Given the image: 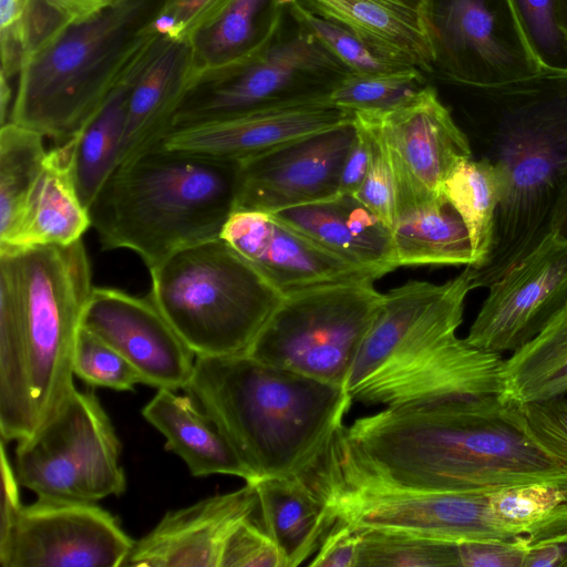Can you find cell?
I'll return each mask as SVG.
<instances>
[{"mask_svg": "<svg viewBox=\"0 0 567 567\" xmlns=\"http://www.w3.org/2000/svg\"><path fill=\"white\" fill-rule=\"evenodd\" d=\"M522 32L547 70L567 69V39L557 23L555 0H509Z\"/></svg>", "mask_w": 567, "mask_h": 567, "instance_id": "obj_39", "label": "cell"}, {"mask_svg": "<svg viewBox=\"0 0 567 567\" xmlns=\"http://www.w3.org/2000/svg\"><path fill=\"white\" fill-rule=\"evenodd\" d=\"M354 121L367 132L371 145L370 165L354 197L374 213L392 231L396 220L394 177L385 144L375 125L363 114L353 113Z\"/></svg>", "mask_w": 567, "mask_h": 567, "instance_id": "obj_40", "label": "cell"}, {"mask_svg": "<svg viewBox=\"0 0 567 567\" xmlns=\"http://www.w3.org/2000/svg\"><path fill=\"white\" fill-rule=\"evenodd\" d=\"M81 327L115 349L143 384L177 391L189 381L196 355L150 295L137 297L111 287H93Z\"/></svg>", "mask_w": 567, "mask_h": 567, "instance_id": "obj_18", "label": "cell"}, {"mask_svg": "<svg viewBox=\"0 0 567 567\" xmlns=\"http://www.w3.org/2000/svg\"><path fill=\"white\" fill-rule=\"evenodd\" d=\"M436 64L444 78L486 87L545 69L532 52L509 0H429Z\"/></svg>", "mask_w": 567, "mask_h": 567, "instance_id": "obj_13", "label": "cell"}, {"mask_svg": "<svg viewBox=\"0 0 567 567\" xmlns=\"http://www.w3.org/2000/svg\"><path fill=\"white\" fill-rule=\"evenodd\" d=\"M286 0H231L187 40L199 73L244 65L278 38Z\"/></svg>", "mask_w": 567, "mask_h": 567, "instance_id": "obj_26", "label": "cell"}, {"mask_svg": "<svg viewBox=\"0 0 567 567\" xmlns=\"http://www.w3.org/2000/svg\"><path fill=\"white\" fill-rule=\"evenodd\" d=\"M301 476L332 516L374 528L451 542L511 540L518 536L494 514L491 491L435 493L350 485L310 472Z\"/></svg>", "mask_w": 567, "mask_h": 567, "instance_id": "obj_12", "label": "cell"}, {"mask_svg": "<svg viewBox=\"0 0 567 567\" xmlns=\"http://www.w3.org/2000/svg\"><path fill=\"white\" fill-rule=\"evenodd\" d=\"M382 301L369 279L286 295L246 353L346 389Z\"/></svg>", "mask_w": 567, "mask_h": 567, "instance_id": "obj_9", "label": "cell"}, {"mask_svg": "<svg viewBox=\"0 0 567 567\" xmlns=\"http://www.w3.org/2000/svg\"><path fill=\"white\" fill-rule=\"evenodd\" d=\"M11 100V89L9 85V79L0 72V120L1 125H4L7 121L8 106Z\"/></svg>", "mask_w": 567, "mask_h": 567, "instance_id": "obj_49", "label": "cell"}, {"mask_svg": "<svg viewBox=\"0 0 567 567\" xmlns=\"http://www.w3.org/2000/svg\"><path fill=\"white\" fill-rule=\"evenodd\" d=\"M163 0H128L61 27L23 60L10 122L70 140L169 40L152 28Z\"/></svg>", "mask_w": 567, "mask_h": 567, "instance_id": "obj_7", "label": "cell"}, {"mask_svg": "<svg viewBox=\"0 0 567 567\" xmlns=\"http://www.w3.org/2000/svg\"><path fill=\"white\" fill-rule=\"evenodd\" d=\"M148 271L150 297L196 357L246 353L284 298L221 237Z\"/></svg>", "mask_w": 567, "mask_h": 567, "instance_id": "obj_8", "label": "cell"}, {"mask_svg": "<svg viewBox=\"0 0 567 567\" xmlns=\"http://www.w3.org/2000/svg\"><path fill=\"white\" fill-rule=\"evenodd\" d=\"M416 68L375 74L350 73L329 93L334 105L354 112H388L410 101L425 86Z\"/></svg>", "mask_w": 567, "mask_h": 567, "instance_id": "obj_35", "label": "cell"}, {"mask_svg": "<svg viewBox=\"0 0 567 567\" xmlns=\"http://www.w3.org/2000/svg\"><path fill=\"white\" fill-rule=\"evenodd\" d=\"M308 472L350 485L435 493L567 478L498 395L385 406L341 424Z\"/></svg>", "mask_w": 567, "mask_h": 567, "instance_id": "obj_1", "label": "cell"}, {"mask_svg": "<svg viewBox=\"0 0 567 567\" xmlns=\"http://www.w3.org/2000/svg\"><path fill=\"white\" fill-rule=\"evenodd\" d=\"M556 18L560 31L567 39V0H555Z\"/></svg>", "mask_w": 567, "mask_h": 567, "instance_id": "obj_51", "label": "cell"}, {"mask_svg": "<svg viewBox=\"0 0 567 567\" xmlns=\"http://www.w3.org/2000/svg\"><path fill=\"white\" fill-rule=\"evenodd\" d=\"M144 419L165 437V449L178 455L193 476L252 475L215 423L189 396L158 389L142 410Z\"/></svg>", "mask_w": 567, "mask_h": 567, "instance_id": "obj_25", "label": "cell"}, {"mask_svg": "<svg viewBox=\"0 0 567 567\" xmlns=\"http://www.w3.org/2000/svg\"><path fill=\"white\" fill-rule=\"evenodd\" d=\"M183 390L228 440L252 481L306 471L353 402L344 388L247 353L196 357Z\"/></svg>", "mask_w": 567, "mask_h": 567, "instance_id": "obj_5", "label": "cell"}, {"mask_svg": "<svg viewBox=\"0 0 567 567\" xmlns=\"http://www.w3.org/2000/svg\"><path fill=\"white\" fill-rule=\"evenodd\" d=\"M511 408L532 441L567 471V396Z\"/></svg>", "mask_w": 567, "mask_h": 567, "instance_id": "obj_41", "label": "cell"}, {"mask_svg": "<svg viewBox=\"0 0 567 567\" xmlns=\"http://www.w3.org/2000/svg\"><path fill=\"white\" fill-rule=\"evenodd\" d=\"M357 136L348 151L340 171L339 194L352 195L361 187L371 158V145L365 130L354 120Z\"/></svg>", "mask_w": 567, "mask_h": 567, "instance_id": "obj_47", "label": "cell"}, {"mask_svg": "<svg viewBox=\"0 0 567 567\" xmlns=\"http://www.w3.org/2000/svg\"><path fill=\"white\" fill-rule=\"evenodd\" d=\"M392 239L398 268L473 264L465 223L444 195L401 215Z\"/></svg>", "mask_w": 567, "mask_h": 567, "instance_id": "obj_30", "label": "cell"}, {"mask_svg": "<svg viewBox=\"0 0 567 567\" xmlns=\"http://www.w3.org/2000/svg\"><path fill=\"white\" fill-rule=\"evenodd\" d=\"M197 75L188 42L167 40L131 86L117 166L161 144Z\"/></svg>", "mask_w": 567, "mask_h": 567, "instance_id": "obj_24", "label": "cell"}, {"mask_svg": "<svg viewBox=\"0 0 567 567\" xmlns=\"http://www.w3.org/2000/svg\"><path fill=\"white\" fill-rule=\"evenodd\" d=\"M361 113L378 128L390 159L398 218L441 196L454 168L473 156L470 137L433 86L388 112Z\"/></svg>", "mask_w": 567, "mask_h": 567, "instance_id": "obj_15", "label": "cell"}, {"mask_svg": "<svg viewBox=\"0 0 567 567\" xmlns=\"http://www.w3.org/2000/svg\"><path fill=\"white\" fill-rule=\"evenodd\" d=\"M92 227L70 172L64 143L49 150L43 172L10 243L0 250L41 245L66 246Z\"/></svg>", "mask_w": 567, "mask_h": 567, "instance_id": "obj_28", "label": "cell"}, {"mask_svg": "<svg viewBox=\"0 0 567 567\" xmlns=\"http://www.w3.org/2000/svg\"><path fill=\"white\" fill-rule=\"evenodd\" d=\"M44 135L7 122L0 130V247L12 239L43 172Z\"/></svg>", "mask_w": 567, "mask_h": 567, "instance_id": "obj_32", "label": "cell"}, {"mask_svg": "<svg viewBox=\"0 0 567 567\" xmlns=\"http://www.w3.org/2000/svg\"><path fill=\"white\" fill-rule=\"evenodd\" d=\"M19 484L38 498L96 503L125 492L122 444L92 390H75L35 434L17 442Z\"/></svg>", "mask_w": 567, "mask_h": 567, "instance_id": "obj_10", "label": "cell"}, {"mask_svg": "<svg viewBox=\"0 0 567 567\" xmlns=\"http://www.w3.org/2000/svg\"><path fill=\"white\" fill-rule=\"evenodd\" d=\"M252 483L262 527L278 545L286 567L306 563L336 522L326 502L300 474L262 477Z\"/></svg>", "mask_w": 567, "mask_h": 567, "instance_id": "obj_27", "label": "cell"}, {"mask_svg": "<svg viewBox=\"0 0 567 567\" xmlns=\"http://www.w3.org/2000/svg\"><path fill=\"white\" fill-rule=\"evenodd\" d=\"M403 1L414 4V6H417V7L427 8L429 0H403Z\"/></svg>", "mask_w": 567, "mask_h": 567, "instance_id": "obj_52", "label": "cell"}, {"mask_svg": "<svg viewBox=\"0 0 567 567\" xmlns=\"http://www.w3.org/2000/svg\"><path fill=\"white\" fill-rule=\"evenodd\" d=\"M460 567H524L526 549L519 537L511 540L457 543Z\"/></svg>", "mask_w": 567, "mask_h": 567, "instance_id": "obj_45", "label": "cell"}, {"mask_svg": "<svg viewBox=\"0 0 567 567\" xmlns=\"http://www.w3.org/2000/svg\"><path fill=\"white\" fill-rule=\"evenodd\" d=\"M72 365L74 375L91 386L134 391L142 383L134 368L115 349L82 327Z\"/></svg>", "mask_w": 567, "mask_h": 567, "instance_id": "obj_38", "label": "cell"}, {"mask_svg": "<svg viewBox=\"0 0 567 567\" xmlns=\"http://www.w3.org/2000/svg\"><path fill=\"white\" fill-rule=\"evenodd\" d=\"M491 503L497 518L520 537L532 524L567 504V478L492 489Z\"/></svg>", "mask_w": 567, "mask_h": 567, "instance_id": "obj_37", "label": "cell"}, {"mask_svg": "<svg viewBox=\"0 0 567 567\" xmlns=\"http://www.w3.org/2000/svg\"><path fill=\"white\" fill-rule=\"evenodd\" d=\"M64 17L69 24L90 20L110 7L112 0H48Z\"/></svg>", "mask_w": 567, "mask_h": 567, "instance_id": "obj_48", "label": "cell"}, {"mask_svg": "<svg viewBox=\"0 0 567 567\" xmlns=\"http://www.w3.org/2000/svg\"><path fill=\"white\" fill-rule=\"evenodd\" d=\"M488 288L465 339L486 351L514 352L567 306V241L548 235Z\"/></svg>", "mask_w": 567, "mask_h": 567, "instance_id": "obj_16", "label": "cell"}, {"mask_svg": "<svg viewBox=\"0 0 567 567\" xmlns=\"http://www.w3.org/2000/svg\"><path fill=\"white\" fill-rule=\"evenodd\" d=\"M519 539L526 549L524 567H567V504L532 524Z\"/></svg>", "mask_w": 567, "mask_h": 567, "instance_id": "obj_42", "label": "cell"}, {"mask_svg": "<svg viewBox=\"0 0 567 567\" xmlns=\"http://www.w3.org/2000/svg\"><path fill=\"white\" fill-rule=\"evenodd\" d=\"M360 533L342 519H336L307 564L310 567H357Z\"/></svg>", "mask_w": 567, "mask_h": 567, "instance_id": "obj_46", "label": "cell"}, {"mask_svg": "<svg viewBox=\"0 0 567 567\" xmlns=\"http://www.w3.org/2000/svg\"><path fill=\"white\" fill-rule=\"evenodd\" d=\"M285 8L299 29L312 35L352 73L375 74L413 68L380 55L348 28L313 13L298 0H286Z\"/></svg>", "mask_w": 567, "mask_h": 567, "instance_id": "obj_36", "label": "cell"}, {"mask_svg": "<svg viewBox=\"0 0 567 567\" xmlns=\"http://www.w3.org/2000/svg\"><path fill=\"white\" fill-rule=\"evenodd\" d=\"M126 1H128V0H112L113 6L121 4V3L126 2Z\"/></svg>", "mask_w": 567, "mask_h": 567, "instance_id": "obj_53", "label": "cell"}, {"mask_svg": "<svg viewBox=\"0 0 567 567\" xmlns=\"http://www.w3.org/2000/svg\"><path fill=\"white\" fill-rule=\"evenodd\" d=\"M473 289L465 268L441 285L409 280L383 293L346 385L351 399L393 406L499 395L502 353L456 336Z\"/></svg>", "mask_w": 567, "mask_h": 567, "instance_id": "obj_4", "label": "cell"}, {"mask_svg": "<svg viewBox=\"0 0 567 567\" xmlns=\"http://www.w3.org/2000/svg\"><path fill=\"white\" fill-rule=\"evenodd\" d=\"M550 234L567 241V203L555 217Z\"/></svg>", "mask_w": 567, "mask_h": 567, "instance_id": "obj_50", "label": "cell"}, {"mask_svg": "<svg viewBox=\"0 0 567 567\" xmlns=\"http://www.w3.org/2000/svg\"><path fill=\"white\" fill-rule=\"evenodd\" d=\"M567 396V306L504 360L498 399L509 406Z\"/></svg>", "mask_w": 567, "mask_h": 567, "instance_id": "obj_29", "label": "cell"}, {"mask_svg": "<svg viewBox=\"0 0 567 567\" xmlns=\"http://www.w3.org/2000/svg\"><path fill=\"white\" fill-rule=\"evenodd\" d=\"M240 163L157 145L118 165L89 213L103 250L128 249L147 269L220 237L235 212Z\"/></svg>", "mask_w": 567, "mask_h": 567, "instance_id": "obj_6", "label": "cell"}, {"mask_svg": "<svg viewBox=\"0 0 567 567\" xmlns=\"http://www.w3.org/2000/svg\"><path fill=\"white\" fill-rule=\"evenodd\" d=\"M133 83L114 91L64 142L76 193L87 209L117 166Z\"/></svg>", "mask_w": 567, "mask_h": 567, "instance_id": "obj_31", "label": "cell"}, {"mask_svg": "<svg viewBox=\"0 0 567 567\" xmlns=\"http://www.w3.org/2000/svg\"><path fill=\"white\" fill-rule=\"evenodd\" d=\"M231 0H163L152 28L173 41H187Z\"/></svg>", "mask_w": 567, "mask_h": 567, "instance_id": "obj_44", "label": "cell"}, {"mask_svg": "<svg viewBox=\"0 0 567 567\" xmlns=\"http://www.w3.org/2000/svg\"><path fill=\"white\" fill-rule=\"evenodd\" d=\"M470 87L485 103L480 157L502 182L491 252L481 267H466L475 289L488 288L537 248L567 203V69Z\"/></svg>", "mask_w": 567, "mask_h": 567, "instance_id": "obj_3", "label": "cell"}, {"mask_svg": "<svg viewBox=\"0 0 567 567\" xmlns=\"http://www.w3.org/2000/svg\"><path fill=\"white\" fill-rule=\"evenodd\" d=\"M220 567H286V563L272 537L250 518L229 538Z\"/></svg>", "mask_w": 567, "mask_h": 567, "instance_id": "obj_43", "label": "cell"}, {"mask_svg": "<svg viewBox=\"0 0 567 567\" xmlns=\"http://www.w3.org/2000/svg\"><path fill=\"white\" fill-rule=\"evenodd\" d=\"M350 73L312 35L298 28L295 37L275 41L244 65L199 73L177 110L172 130L326 95Z\"/></svg>", "mask_w": 567, "mask_h": 567, "instance_id": "obj_11", "label": "cell"}, {"mask_svg": "<svg viewBox=\"0 0 567 567\" xmlns=\"http://www.w3.org/2000/svg\"><path fill=\"white\" fill-rule=\"evenodd\" d=\"M355 136L352 121L241 162L235 210L270 214L337 196Z\"/></svg>", "mask_w": 567, "mask_h": 567, "instance_id": "obj_17", "label": "cell"}, {"mask_svg": "<svg viewBox=\"0 0 567 567\" xmlns=\"http://www.w3.org/2000/svg\"><path fill=\"white\" fill-rule=\"evenodd\" d=\"M443 195L461 215L467 228L473 264L481 267L487 259L494 236L502 182L496 168L485 158L474 155L460 163L443 185Z\"/></svg>", "mask_w": 567, "mask_h": 567, "instance_id": "obj_33", "label": "cell"}, {"mask_svg": "<svg viewBox=\"0 0 567 567\" xmlns=\"http://www.w3.org/2000/svg\"><path fill=\"white\" fill-rule=\"evenodd\" d=\"M134 545L95 503L38 498L0 533L2 567H123Z\"/></svg>", "mask_w": 567, "mask_h": 567, "instance_id": "obj_14", "label": "cell"}, {"mask_svg": "<svg viewBox=\"0 0 567 567\" xmlns=\"http://www.w3.org/2000/svg\"><path fill=\"white\" fill-rule=\"evenodd\" d=\"M313 13L352 31L380 55L424 73L436 53L427 8L403 0H298Z\"/></svg>", "mask_w": 567, "mask_h": 567, "instance_id": "obj_23", "label": "cell"}, {"mask_svg": "<svg viewBox=\"0 0 567 567\" xmlns=\"http://www.w3.org/2000/svg\"><path fill=\"white\" fill-rule=\"evenodd\" d=\"M220 237L284 296L331 284L379 279L267 213L235 210Z\"/></svg>", "mask_w": 567, "mask_h": 567, "instance_id": "obj_20", "label": "cell"}, {"mask_svg": "<svg viewBox=\"0 0 567 567\" xmlns=\"http://www.w3.org/2000/svg\"><path fill=\"white\" fill-rule=\"evenodd\" d=\"M82 239L0 250V434H35L76 390L73 352L92 289Z\"/></svg>", "mask_w": 567, "mask_h": 567, "instance_id": "obj_2", "label": "cell"}, {"mask_svg": "<svg viewBox=\"0 0 567 567\" xmlns=\"http://www.w3.org/2000/svg\"><path fill=\"white\" fill-rule=\"evenodd\" d=\"M329 94L295 99L168 132L161 146L241 163L286 143L352 122Z\"/></svg>", "mask_w": 567, "mask_h": 567, "instance_id": "obj_19", "label": "cell"}, {"mask_svg": "<svg viewBox=\"0 0 567 567\" xmlns=\"http://www.w3.org/2000/svg\"><path fill=\"white\" fill-rule=\"evenodd\" d=\"M270 215L378 278L398 268L391 229L352 195H337Z\"/></svg>", "mask_w": 567, "mask_h": 567, "instance_id": "obj_22", "label": "cell"}, {"mask_svg": "<svg viewBox=\"0 0 567 567\" xmlns=\"http://www.w3.org/2000/svg\"><path fill=\"white\" fill-rule=\"evenodd\" d=\"M358 529L357 567H460L457 543L383 529Z\"/></svg>", "mask_w": 567, "mask_h": 567, "instance_id": "obj_34", "label": "cell"}, {"mask_svg": "<svg viewBox=\"0 0 567 567\" xmlns=\"http://www.w3.org/2000/svg\"><path fill=\"white\" fill-rule=\"evenodd\" d=\"M259 508L252 482L167 512L147 534L134 540L123 567H220L235 530Z\"/></svg>", "mask_w": 567, "mask_h": 567, "instance_id": "obj_21", "label": "cell"}]
</instances>
